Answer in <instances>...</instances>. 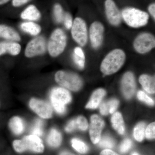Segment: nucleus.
<instances>
[{
  "mask_svg": "<svg viewBox=\"0 0 155 155\" xmlns=\"http://www.w3.org/2000/svg\"><path fill=\"white\" fill-rule=\"evenodd\" d=\"M139 81L142 85L143 89L148 93L153 94L155 92V77L147 75H141L139 78Z\"/></svg>",
  "mask_w": 155,
  "mask_h": 155,
  "instance_id": "21",
  "label": "nucleus"
},
{
  "mask_svg": "<svg viewBox=\"0 0 155 155\" xmlns=\"http://www.w3.org/2000/svg\"><path fill=\"white\" fill-rule=\"evenodd\" d=\"M137 98L142 101L144 102L150 106L154 105V101L150 97H149L143 91H139L137 94Z\"/></svg>",
  "mask_w": 155,
  "mask_h": 155,
  "instance_id": "31",
  "label": "nucleus"
},
{
  "mask_svg": "<svg viewBox=\"0 0 155 155\" xmlns=\"http://www.w3.org/2000/svg\"><path fill=\"white\" fill-rule=\"evenodd\" d=\"M54 78L59 85L72 91H78L83 85L80 76L73 72L60 70L56 72Z\"/></svg>",
  "mask_w": 155,
  "mask_h": 155,
  "instance_id": "5",
  "label": "nucleus"
},
{
  "mask_svg": "<svg viewBox=\"0 0 155 155\" xmlns=\"http://www.w3.org/2000/svg\"><path fill=\"white\" fill-rule=\"evenodd\" d=\"M64 25L67 29H69L72 28L73 24V20L72 16L69 13H65L64 14Z\"/></svg>",
  "mask_w": 155,
  "mask_h": 155,
  "instance_id": "34",
  "label": "nucleus"
},
{
  "mask_svg": "<svg viewBox=\"0 0 155 155\" xmlns=\"http://www.w3.org/2000/svg\"><path fill=\"white\" fill-rule=\"evenodd\" d=\"M31 0H12V5L14 7H19L27 4Z\"/></svg>",
  "mask_w": 155,
  "mask_h": 155,
  "instance_id": "37",
  "label": "nucleus"
},
{
  "mask_svg": "<svg viewBox=\"0 0 155 155\" xmlns=\"http://www.w3.org/2000/svg\"><path fill=\"white\" fill-rule=\"evenodd\" d=\"M71 28V34L74 40L81 46H85L87 41V31L84 20L80 17H76Z\"/></svg>",
  "mask_w": 155,
  "mask_h": 155,
  "instance_id": "8",
  "label": "nucleus"
},
{
  "mask_svg": "<svg viewBox=\"0 0 155 155\" xmlns=\"http://www.w3.org/2000/svg\"><path fill=\"white\" fill-rule=\"evenodd\" d=\"M146 124L144 122H140L137 125L134 130V137L136 140L141 142L144 139L145 135Z\"/></svg>",
  "mask_w": 155,
  "mask_h": 155,
  "instance_id": "25",
  "label": "nucleus"
},
{
  "mask_svg": "<svg viewBox=\"0 0 155 155\" xmlns=\"http://www.w3.org/2000/svg\"><path fill=\"white\" fill-rule=\"evenodd\" d=\"M62 141L61 133L55 128L50 130L48 136L47 141L50 146L53 147H58L60 146Z\"/></svg>",
  "mask_w": 155,
  "mask_h": 155,
  "instance_id": "24",
  "label": "nucleus"
},
{
  "mask_svg": "<svg viewBox=\"0 0 155 155\" xmlns=\"http://www.w3.org/2000/svg\"><path fill=\"white\" fill-rule=\"evenodd\" d=\"M72 147L80 153H85L88 151V147L84 142L78 139L74 138L71 140Z\"/></svg>",
  "mask_w": 155,
  "mask_h": 155,
  "instance_id": "26",
  "label": "nucleus"
},
{
  "mask_svg": "<svg viewBox=\"0 0 155 155\" xmlns=\"http://www.w3.org/2000/svg\"><path fill=\"white\" fill-rule=\"evenodd\" d=\"M13 145L15 150L19 153L27 150L35 153H42L45 149L41 140L38 136L32 134L24 137L21 140H14Z\"/></svg>",
  "mask_w": 155,
  "mask_h": 155,
  "instance_id": "2",
  "label": "nucleus"
},
{
  "mask_svg": "<svg viewBox=\"0 0 155 155\" xmlns=\"http://www.w3.org/2000/svg\"><path fill=\"white\" fill-rule=\"evenodd\" d=\"M74 54L80 58L85 59V55H84L83 50L80 47H77L74 49Z\"/></svg>",
  "mask_w": 155,
  "mask_h": 155,
  "instance_id": "38",
  "label": "nucleus"
},
{
  "mask_svg": "<svg viewBox=\"0 0 155 155\" xmlns=\"http://www.w3.org/2000/svg\"><path fill=\"white\" fill-rule=\"evenodd\" d=\"M104 27L101 22L95 21L90 27L89 35L93 47L98 48L102 44Z\"/></svg>",
  "mask_w": 155,
  "mask_h": 155,
  "instance_id": "12",
  "label": "nucleus"
},
{
  "mask_svg": "<svg viewBox=\"0 0 155 155\" xmlns=\"http://www.w3.org/2000/svg\"><path fill=\"white\" fill-rule=\"evenodd\" d=\"M131 155H139L137 153H133L132 154H131Z\"/></svg>",
  "mask_w": 155,
  "mask_h": 155,
  "instance_id": "43",
  "label": "nucleus"
},
{
  "mask_svg": "<svg viewBox=\"0 0 155 155\" xmlns=\"http://www.w3.org/2000/svg\"><path fill=\"white\" fill-rule=\"evenodd\" d=\"M121 14L126 24L132 28L144 26L149 19V15L147 12L134 8H125Z\"/></svg>",
  "mask_w": 155,
  "mask_h": 155,
  "instance_id": "4",
  "label": "nucleus"
},
{
  "mask_svg": "<svg viewBox=\"0 0 155 155\" xmlns=\"http://www.w3.org/2000/svg\"><path fill=\"white\" fill-rule=\"evenodd\" d=\"M35 124L31 130V133L38 136H41L43 134V122L40 119L35 120Z\"/></svg>",
  "mask_w": 155,
  "mask_h": 155,
  "instance_id": "29",
  "label": "nucleus"
},
{
  "mask_svg": "<svg viewBox=\"0 0 155 155\" xmlns=\"http://www.w3.org/2000/svg\"><path fill=\"white\" fill-rule=\"evenodd\" d=\"M9 126L12 132L17 135L22 134L25 128L24 121L18 116H14L10 119Z\"/></svg>",
  "mask_w": 155,
  "mask_h": 155,
  "instance_id": "20",
  "label": "nucleus"
},
{
  "mask_svg": "<svg viewBox=\"0 0 155 155\" xmlns=\"http://www.w3.org/2000/svg\"><path fill=\"white\" fill-rule=\"evenodd\" d=\"M119 104V101L116 99H112L103 102L100 105V113L104 116L109 114H113L118 108Z\"/></svg>",
  "mask_w": 155,
  "mask_h": 155,
  "instance_id": "19",
  "label": "nucleus"
},
{
  "mask_svg": "<svg viewBox=\"0 0 155 155\" xmlns=\"http://www.w3.org/2000/svg\"><path fill=\"white\" fill-rule=\"evenodd\" d=\"M122 90L123 94L127 99H130L135 92L136 83L135 78L132 72H128L125 73L122 77Z\"/></svg>",
  "mask_w": 155,
  "mask_h": 155,
  "instance_id": "14",
  "label": "nucleus"
},
{
  "mask_svg": "<svg viewBox=\"0 0 155 155\" xmlns=\"http://www.w3.org/2000/svg\"><path fill=\"white\" fill-rule=\"evenodd\" d=\"M98 143L100 147L106 149L113 148L115 145L114 140L108 136H105L102 138H101Z\"/></svg>",
  "mask_w": 155,
  "mask_h": 155,
  "instance_id": "27",
  "label": "nucleus"
},
{
  "mask_svg": "<svg viewBox=\"0 0 155 155\" xmlns=\"http://www.w3.org/2000/svg\"><path fill=\"white\" fill-rule=\"evenodd\" d=\"M67 36L61 28L55 29L50 36L47 45V49L51 57L56 58L64 51L67 46Z\"/></svg>",
  "mask_w": 155,
  "mask_h": 155,
  "instance_id": "3",
  "label": "nucleus"
},
{
  "mask_svg": "<svg viewBox=\"0 0 155 155\" xmlns=\"http://www.w3.org/2000/svg\"><path fill=\"white\" fill-rule=\"evenodd\" d=\"M47 49L46 40L44 37L37 36L28 42L25 47V56L32 58L44 54Z\"/></svg>",
  "mask_w": 155,
  "mask_h": 155,
  "instance_id": "7",
  "label": "nucleus"
},
{
  "mask_svg": "<svg viewBox=\"0 0 155 155\" xmlns=\"http://www.w3.org/2000/svg\"><path fill=\"white\" fill-rule=\"evenodd\" d=\"M0 38L11 41H19L21 39L19 33L15 29L3 24L0 25Z\"/></svg>",
  "mask_w": 155,
  "mask_h": 155,
  "instance_id": "16",
  "label": "nucleus"
},
{
  "mask_svg": "<svg viewBox=\"0 0 155 155\" xmlns=\"http://www.w3.org/2000/svg\"><path fill=\"white\" fill-rule=\"evenodd\" d=\"M77 129L76 126L75 119H72L68 123L66 127H65V130L67 132H71Z\"/></svg>",
  "mask_w": 155,
  "mask_h": 155,
  "instance_id": "36",
  "label": "nucleus"
},
{
  "mask_svg": "<svg viewBox=\"0 0 155 155\" xmlns=\"http://www.w3.org/2000/svg\"><path fill=\"white\" fill-rule=\"evenodd\" d=\"M21 50L20 45L15 41L0 42V56L6 53L12 56L19 55Z\"/></svg>",
  "mask_w": 155,
  "mask_h": 155,
  "instance_id": "15",
  "label": "nucleus"
},
{
  "mask_svg": "<svg viewBox=\"0 0 155 155\" xmlns=\"http://www.w3.org/2000/svg\"><path fill=\"white\" fill-rule=\"evenodd\" d=\"M73 59L75 64L79 68L82 69L84 68V65H85V59L80 58L76 55L75 54H73Z\"/></svg>",
  "mask_w": 155,
  "mask_h": 155,
  "instance_id": "35",
  "label": "nucleus"
},
{
  "mask_svg": "<svg viewBox=\"0 0 155 155\" xmlns=\"http://www.w3.org/2000/svg\"><path fill=\"white\" fill-rule=\"evenodd\" d=\"M132 145V143L131 140L129 139H126L123 140L120 145V148H119L120 151L123 153H127L130 149Z\"/></svg>",
  "mask_w": 155,
  "mask_h": 155,
  "instance_id": "33",
  "label": "nucleus"
},
{
  "mask_svg": "<svg viewBox=\"0 0 155 155\" xmlns=\"http://www.w3.org/2000/svg\"><path fill=\"white\" fill-rule=\"evenodd\" d=\"M105 10L108 21L114 26L120 24L122 19V14L118 7L113 0H106Z\"/></svg>",
  "mask_w": 155,
  "mask_h": 155,
  "instance_id": "13",
  "label": "nucleus"
},
{
  "mask_svg": "<svg viewBox=\"0 0 155 155\" xmlns=\"http://www.w3.org/2000/svg\"><path fill=\"white\" fill-rule=\"evenodd\" d=\"M60 155H75V154H73L72 153H70L69 152H68L64 151L63 152L60 154Z\"/></svg>",
  "mask_w": 155,
  "mask_h": 155,
  "instance_id": "41",
  "label": "nucleus"
},
{
  "mask_svg": "<svg viewBox=\"0 0 155 155\" xmlns=\"http://www.w3.org/2000/svg\"><path fill=\"white\" fill-rule=\"evenodd\" d=\"M10 1V0H0V5H5Z\"/></svg>",
  "mask_w": 155,
  "mask_h": 155,
  "instance_id": "42",
  "label": "nucleus"
},
{
  "mask_svg": "<svg viewBox=\"0 0 155 155\" xmlns=\"http://www.w3.org/2000/svg\"><path fill=\"white\" fill-rule=\"evenodd\" d=\"M106 94L104 89L99 88L94 92L89 101L86 106L87 109H94L97 108Z\"/></svg>",
  "mask_w": 155,
  "mask_h": 155,
  "instance_id": "18",
  "label": "nucleus"
},
{
  "mask_svg": "<svg viewBox=\"0 0 155 155\" xmlns=\"http://www.w3.org/2000/svg\"><path fill=\"white\" fill-rule=\"evenodd\" d=\"M146 137L148 139L151 140L155 138V123L154 122L150 124L147 127L145 130Z\"/></svg>",
  "mask_w": 155,
  "mask_h": 155,
  "instance_id": "32",
  "label": "nucleus"
},
{
  "mask_svg": "<svg viewBox=\"0 0 155 155\" xmlns=\"http://www.w3.org/2000/svg\"><path fill=\"white\" fill-rule=\"evenodd\" d=\"M134 49L139 54L150 51L155 46V37L151 34L143 33L136 38L133 42Z\"/></svg>",
  "mask_w": 155,
  "mask_h": 155,
  "instance_id": "9",
  "label": "nucleus"
},
{
  "mask_svg": "<svg viewBox=\"0 0 155 155\" xmlns=\"http://www.w3.org/2000/svg\"><path fill=\"white\" fill-rule=\"evenodd\" d=\"M51 101L53 107L58 114H63L66 111V105L72 100L69 92L64 87H54L51 91Z\"/></svg>",
  "mask_w": 155,
  "mask_h": 155,
  "instance_id": "6",
  "label": "nucleus"
},
{
  "mask_svg": "<svg viewBox=\"0 0 155 155\" xmlns=\"http://www.w3.org/2000/svg\"><path fill=\"white\" fill-rule=\"evenodd\" d=\"M105 126L104 120L97 115H93L91 118L89 133L91 140L94 144H97L99 142L102 130Z\"/></svg>",
  "mask_w": 155,
  "mask_h": 155,
  "instance_id": "11",
  "label": "nucleus"
},
{
  "mask_svg": "<svg viewBox=\"0 0 155 155\" xmlns=\"http://www.w3.org/2000/svg\"><path fill=\"white\" fill-rule=\"evenodd\" d=\"M126 55L123 50L116 49L110 52L104 58L101 70L105 75H110L119 71L125 63Z\"/></svg>",
  "mask_w": 155,
  "mask_h": 155,
  "instance_id": "1",
  "label": "nucleus"
},
{
  "mask_svg": "<svg viewBox=\"0 0 155 155\" xmlns=\"http://www.w3.org/2000/svg\"><path fill=\"white\" fill-rule=\"evenodd\" d=\"M20 17L22 19L32 22L38 21L40 19L41 14L36 6L30 5L22 11Z\"/></svg>",
  "mask_w": 155,
  "mask_h": 155,
  "instance_id": "17",
  "label": "nucleus"
},
{
  "mask_svg": "<svg viewBox=\"0 0 155 155\" xmlns=\"http://www.w3.org/2000/svg\"><path fill=\"white\" fill-rule=\"evenodd\" d=\"M29 106L33 112L43 119H49L52 116V108L45 101L33 98L29 101Z\"/></svg>",
  "mask_w": 155,
  "mask_h": 155,
  "instance_id": "10",
  "label": "nucleus"
},
{
  "mask_svg": "<svg viewBox=\"0 0 155 155\" xmlns=\"http://www.w3.org/2000/svg\"><path fill=\"white\" fill-rule=\"evenodd\" d=\"M100 155H119L114 151L110 149H105L103 150L101 153Z\"/></svg>",
  "mask_w": 155,
  "mask_h": 155,
  "instance_id": "39",
  "label": "nucleus"
},
{
  "mask_svg": "<svg viewBox=\"0 0 155 155\" xmlns=\"http://www.w3.org/2000/svg\"><path fill=\"white\" fill-rule=\"evenodd\" d=\"M20 27L23 31L32 36H37L41 31V26L32 21L22 22Z\"/></svg>",
  "mask_w": 155,
  "mask_h": 155,
  "instance_id": "22",
  "label": "nucleus"
},
{
  "mask_svg": "<svg viewBox=\"0 0 155 155\" xmlns=\"http://www.w3.org/2000/svg\"><path fill=\"white\" fill-rule=\"evenodd\" d=\"M54 16L55 20L58 23H61L64 20V14L63 8L61 5L56 4L54 7Z\"/></svg>",
  "mask_w": 155,
  "mask_h": 155,
  "instance_id": "28",
  "label": "nucleus"
},
{
  "mask_svg": "<svg viewBox=\"0 0 155 155\" xmlns=\"http://www.w3.org/2000/svg\"><path fill=\"white\" fill-rule=\"evenodd\" d=\"M148 11L150 14L152 16L154 19H155V4L152 3L148 7Z\"/></svg>",
  "mask_w": 155,
  "mask_h": 155,
  "instance_id": "40",
  "label": "nucleus"
},
{
  "mask_svg": "<svg viewBox=\"0 0 155 155\" xmlns=\"http://www.w3.org/2000/svg\"><path fill=\"white\" fill-rule=\"evenodd\" d=\"M77 129L81 130H85L88 127V122L85 117L79 116L75 119Z\"/></svg>",
  "mask_w": 155,
  "mask_h": 155,
  "instance_id": "30",
  "label": "nucleus"
},
{
  "mask_svg": "<svg viewBox=\"0 0 155 155\" xmlns=\"http://www.w3.org/2000/svg\"><path fill=\"white\" fill-rule=\"evenodd\" d=\"M112 126L120 134H124L125 132V126L123 117L120 113L116 112L113 114L111 118Z\"/></svg>",
  "mask_w": 155,
  "mask_h": 155,
  "instance_id": "23",
  "label": "nucleus"
}]
</instances>
